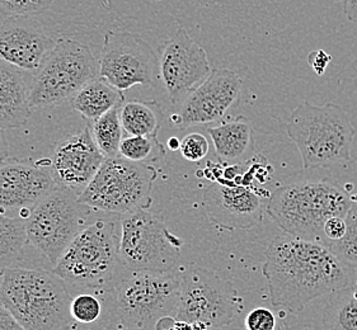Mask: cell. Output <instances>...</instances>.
<instances>
[{"label": "cell", "mask_w": 357, "mask_h": 330, "mask_svg": "<svg viewBox=\"0 0 357 330\" xmlns=\"http://www.w3.org/2000/svg\"><path fill=\"white\" fill-rule=\"evenodd\" d=\"M0 330H26L15 316L0 305Z\"/></svg>", "instance_id": "35"}, {"label": "cell", "mask_w": 357, "mask_h": 330, "mask_svg": "<svg viewBox=\"0 0 357 330\" xmlns=\"http://www.w3.org/2000/svg\"><path fill=\"white\" fill-rule=\"evenodd\" d=\"M122 104L111 109L108 113L102 116L92 125V136L94 143L98 146L100 152L105 158H114L119 157V150L121 145L122 123H121Z\"/></svg>", "instance_id": "25"}, {"label": "cell", "mask_w": 357, "mask_h": 330, "mask_svg": "<svg viewBox=\"0 0 357 330\" xmlns=\"http://www.w3.org/2000/svg\"><path fill=\"white\" fill-rule=\"evenodd\" d=\"M160 79L173 106H179L211 74L206 51L185 29L165 41L159 56Z\"/></svg>", "instance_id": "13"}, {"label": "cell", "mask_w": 357, "mask_h": 330, "mask_svg": "<svg viewBox=\"0 0 357 330\" xmlns=\"http://www.w3.org/2000/svg\"><path fill=\"white\" fill-rule=\"evenodd\" d=\"M242 309L239 292L231 282L204 268L181 272V296L176 317L218 329L233 322Z\"/></svg>", "instance_id": "11"}, {"label": "cell", "mask_w": 357, "mask_h": 330, "mask_svg": "<svg viewBox=\"0 0 357 330\" xmlns=\"http://www.w3.org/2000/svg\"><path fill=\"white\" fill-rule=\"evenodd\" d=\"M114 285V320L132 330H155L165 316L177 315L181 272H131Z\"/></svg>", "instance_id": "6"}, {"label": "cell", "mask_w": 357, "mask_h": 330, "mask_svg": "<svg viewBox=\"0 0 357 330\" xmlns=\"http://www.w3.org/2000/svg\"><path fill=\"white\" fill-rule=\"evenodd\" d=\"M54 0H0V12L10 15L36 17L49 10Z\"/></svg>", "instance_id": "29"}, {"label": "cell", "mask_w": 357, "mask_h": 330, "mask_svg": "<svg viewBox=\"0 0 357 330\" xmlns=\"http://www.w3.org/2000/svg\"><path fill=\"white\" fill-rule=\"evenodd\" d=\"M286 134L299 150L303 168L313 169L349 162L356 129L336 103L304 102L289 116Z\"/></svg>", "instance_id": "4"}, {"label": "cell", "mask_w": 357, "mask_h": 330, "mask_svg": "<svg viewBox=\"0 0 357 330\" xmlns=\"http://www.w3.org/2000/svg\"><path fill=\"white\" fill-rule=\"evenodd\" d=\"M211 223L224 230H250L264 220V202L252 188L213 183L204 194Z\"/></svg>", "instance_id": "18"}, {"label": "cell", "mask_w": 357, "mask_h": 330, "mask_svg": "<svg viewBox=\"0 0 357 330\" xmlns=\"http://www.w3.org/2000/svg\"><path fill=\"white\" fill-rule=\"evenodd\" d=\"M157 177L153 165L132 163L121 157L106 158L92 182L79 194L78 201L86 207L121 216L149 210Z\"/></svg>", "instance_id": "7"}, {"label": "cell", "mask_w": 357, "mask_h": 330, "mask_svg": "<svg viewBox=\"0 0 357 330\" xmlns=\"http://www.w3.org/2000/svg\"><path fill=\"white\" fill-rule=\"evenodd\" d=\"M167 150L158 136H128L122 139L119 157L132 163L153 164L165 158Z\"/></svg>", "instance_id": "26"}, {"label": "cell", "mask_w": 357, "mask_h": 330, "mask_svg": "<svg viewBox=\"0 0 357 330\" xmlns=\"http://www.w3.org/2000/svg\"><path fill=\"white\" fill-rule=\"evenodd\" d=\"M70 314L73 320L80 324H92L100 319L102 314L100 301L91 294H80L72 299Z\"/></svg>", "instance_id": "28"}, {"label": "cell", "mask_w": 357, "mask_h": 330, "mask_svg": "<svg viewBox=\"0 0 357 330\" xmlns=\"http://www.w3.org/2000/svg\"><path fill=\"white\" fill-rule=\"evenodd\" d=\"M202 330H207V329H202Z\"/></svg>", "instance_id": "43"}, {"label": "cell", "mask_w": 357, "mask_h": 330, "mask_svg": "<svg viewBox=\"0 0 357 330\" xmlns=\"http://www.w3.org/2000/svg\"><path fill=\"white\" fill-rule=\"evenodd\" d=\"M1 283H3V273L0 272V288H1Z\"/></svg>", "instance_id": "40"}, {"label": "cell", "mask_w": 357, "mask_h": 330, "mask_svg": "<svg viewBox=\"0 0 357 330\" xmlns=\"http://www.w3.org/2000/svg\"><path fill=\"white\" fill-rule=\"evenodd\" d=\"M343 13L349 21L357 24V0H343Z\"/></svg>", "instance_id": "36"}, {"label": "cell", "mask_w": 357, "mask_h": 330, "mask_svg": "<svg viewBox=\"0 0 357 330\" xmlns=\"http://www.w3.org/2000/svg\"><path fill=\"white\" fill-rule=\"evenodd\" d=\"M323 330H357V283L329 294Z\"/></svg>", "instance_id": "23"}, {"label": "cell", "mask_w": 357, "mask_h": 330, "mask_svg": "<svg viewBox=\"0 0 357 330\" xmlns=\"http://www.w3.org/2000/svg\"><path fill=\"white\" fill-rule=\"evenodd\" d=\"M97 78L98 65L91 49L72 38H59L49 58L33 74L29 107L52 108L72 101L83 86Z\"/></svg>", "instance_id": "8"}, {"label": "cell", "mask_w": 357, "mask_h": 330, "mask_svg": "<svg viewBox=\"0 0 357 330\" xmlns=\"http://www.w3.org/2000/svg\"><path fill=\"white\" fill-rule=\"evenodd\" d=\"M50 166L43 163L4 162L0 164V212L27 219L38 202L56 188Z\"/></svg>", "instance_id": "16"}, {"label": "cell", "mask_w": 357, "mask_h": 330, "mask_svg": "<svg viewBox=\"0 0 357 330\" xmlns=\"http://www.w3.org/2000/svg\"><path fill=\"white\" fill-rule=\"evenodd\" d=\"M168 148L173 151L179 150L181 141H179L177 137H172V139H169V141H168Z\"/></svg>", "instance_id": "39"}, {"label": "cell", "mask_w": 357, "mask_h": 330, "mask_svg": "<svg viewBox=\"0 0 357 330\" xmlns=\"http://www.w3.org/2000/svg\"><path fill=\"white\" fill-rule=\"evenodd\" d=\"M55 43L35 17L10 15L0 24V60L21 72L36 74Z\"/></svg>", "instance_id": "17"}, {"label": "cell", "mask_w": 357, "mask_h": 330, "mask_svg": "<svg viewBox=\"0 0 357 330\" xmlns=\"http://www.w3.org/2000/svg\"><path fill=\"white\" fill-rule=\"evenodd\" d=\"M105 157L94 143L89 125L57 141L50 158L52 178L59 187L82 194L98 172Z\"/></svg>", "instance_id": "15"}, {"label": "cell", "mask_w": 357, "mask_h": 330, "mask_svg": "<svg viewBox=\"0 0 357 330\" xmlns=\"http://www.w3.org/2000/svg\"><path fill=\"white\" fill-rule=\"evenodd\" d=\"M183 242L173 235L160 216L139 210L120 217V257L131 272H169Z\"/></svg>", "instance_id": "9"}, {"label": "cell", "mask_w": 357, "mask_h": 330, "mask_svg": "<svg viewBox=\"0 0 357 330\" xmlns=\"http://www.w3.org/2000/svg\"><path fill=\"white\" fill-rule=\"evenodd\" d=\"M27 243L26 219L0 212V272L21 263Z\"/></svg>", "instance_id": "24"}, {"label": "cell", "mask_w": 357, "mask_h": 330, "mask_svg": "<svg viewBox=\"0 0 357 330\" xmlns=\"http://www.w3.org/2000/svg\"><path fill=\"white\" fill-rule=\"evenodd\" d=\"M123 94L100 78L89 81L73 98V107L86 120L94 123L114 107L125 103Z\"/></svg>", "instance_id": "21"}, {"label": "cell", "mask_w": 357, "mask_h": 330, "mask_svg": "<svg viewBox=\"0 0 357 330\" xmlns=\"http://www.w3.org/2000/svg\"><path fill=\"white\" fill-rule=\"evenodd\" d=\"M179 150L182 157L188 162H200L208 152V141L204 135L192 132L183 137Z\"/></svg>", "instance_id": "30"}, {"label": "cell", "mask_w": 357, "mask_h": 330, "mask_svg": "<svg viewBox=\"0 0 357 330\" xmlns=\"http://www.w3.org/2000/svg\"><path fill=\"white\" fill-rule=\"evenodd\" d=\"M347 231L342 240L326 245L343 266L357 268V196L351 197V206L344 217Z\"/></svg>", "instance_id": "27"}, {"label": "cell", "mask_w": 357, "mask_h": 330, "mask_svg": "<svg viewBox=\"0 0 357 330\" xmlns=\"http://www.w3.org/2000/svg\"><path fill=\"white\" fill-rule=\"evenodd\" d=\"M347 231V223L344 217H340V216H335L331 217L327 223H324V237L327 243H336L342 240Z\"/></svg>", "instance_id": "32"}, {"label": "cell", "mask_w": 357, "mask_h": 330, "mask_svg": "<svg viewBox=\"0 0 357 330\" xmlns=\"http://www.w3.org/2000/svg\"><path fill=\"white\" fill-rule=\"evenodd\" d=\"M72 297L54 272L9 268L3 272L0 305L26 330H69Z\"/></svg>", "instance_id": "2"}, {"label": "cell", "mask_w": 357, "mask_h": 330, "mask_svg": "<svg viewBox=\"0 0 357 330\" xmlns=\"http://www.w3.org/2000/svg\"><path fill=\"white\" fill-rule=\"evenodd\" d=\"M247 330H275L276 317L271 310L266 308H256L245 317Z\"/></svg>", "instance_id": "31"}, {"label": "cell", "mask_w": 357, "mask_h": 330, "mask_svg": "<svg viewBox=\"0 0 357 330\" xmlns=\"http://www.w3.org/2000/svg\"><path fill=\"white\" fill-rule=\"evenodd\" d=\"M351 197L326 180H304L278 188L267 202V214L290 237L326 245L324 223L346 217Z\"/></svg>", "instance_id": "3"}, {"label": "cell", "mask_w": 357, "mask_h": 330, "mask_svg": "<svg viewBox=\"0 0 357 330\" xmlns=\"http://www.w3.org/2000/svg\"><path fill=\"white\" fill-rule=\"evenodd\" d=\"M206 131L213 140L215 154L224 163H241L255 150V129L243 116L222 121Z\"/></svg>", "instance_id": "20"}, {"label": "cell", "mask_w": 357, "mask_h": 330, "mask_svg": "<svg viewBox=\"0 0 357 330\" xmlns=\"http://www.w3.org/2000/svg\"><path fill=\"white\" fill-rule=\"evenodd\" d=\"M106 330H132L128 328V327H125V325H122L121 323H119V322H116V320H112L111 323L108 324L107 327H106Z\"/></svg>", "instance_id": "38"}, {"label": "cell", "mask_w": 357, "mask_h": 330, "mask_svg": "<svg viewBox=\"0 0 357 330\" xmlns=\"http://www.w3.org/2000/svg\"><path fill=\"white\" fill-rule=\"evenodd\" d=\"M98 78L117 91L154 86L160 78L159 58L149 43L131 32H107L98 61Z\"/></svg>", "instance_id": "12"}, {"label": "cell", "mask_w": 357, "mask_h": 330, "mask_svg": "<svg viewBox=\"0 0 357 330\" xmlns=\"http://www.w3.org/2000/svg\"><path fill=\"white\" fill-rule=\"evenodd\" d=\"M207 329L202 324H193L179 320L174 316H165L158 322L155 330H202Z\"/></svg>", "instance_id": "33"}, {"label": "cell", "mask_w": 357, "mask_h": 330, "mask_svg": "<svg viewBox=\"0 0 357 330\" xmlns=\"http://www.w3.org/2000/svg\"><path fill=\"white\" fill-rule=\"evenodd\" d=\"M123 269L120 257V229L112 221L97 220L79 233L52 272L73 286L114 288Z\"/></svg>", "instance_id": "5"}, {"label": "cell", "mask_w": 357, "mask_h": 330, "mask_svg": "<svg viewBox=\"0 0 357 330\" xmlns=\"http://www.w3.org/2000/svg\"><path fill=\"white\" fill-rule=\"evenodd\" d=\"M82 207L78 194L57 186L26 219L29 244L54 267L83 230Z\"/></svg>", "instance_id": "10"}, {"label": "cell", "mask_w": 357, "mask_h": 330, "mask_svg": "<svg viewBox=\"0 0 357 330\" xmlns=\"http://www.w3.org/2000/svg\"><path fill=\"white\" fill-rule=\"evenodd\" d=\"M29 95L21 70L0 60V129H21L29 123Z\"/></svg>", "instance_id": "19"}, {"label": "cell", "mask_w": 357, "mask_h": 330, "mask_svg": "<svg viewBox=\"0 0 357 330\" xmlns=\"http://www.w3.org/2000/svg\"><path fill=\"white\" fill-rule=\"evenodd\" d=\"M120 116L129 136H158L165 112L157 101H130L122 104Z\"/></svg>", "instance_id": "22"}, {"label": "cell", "mask_w": 357, "mask_h": 330, "mask_svg": "<svg viewBox=\"0 0 357 330\" xmlns=\"http://www.w3.org/2000/svg\"><path fill=\"white\" fill-rule=\"evenodd\" d=\"M335 1H340V0H335Z\"/></svg>", "instance_id": "42"}, {"label": "cell", "mask_w": 357, "mask_h": 330, "mask_svg": "<svg viewBox=\"0 0 357 330\" xmlns=\"http://www.w3.org/2000/svg\"><path fill=\"white\" fill-rule=\"evenodd\" d=\"M262 273L272 305L294 314L352 285L347 267L326 245L290 235L276 237L267 246Z\"/></svg>", "instance_id": "1"}, {"label": "cell", "mask_w": 357, "mask_h": 330, "mask_svg": "<svg viewBox=\"0 0 357 330\" xmlns=\"http://www.w3.org/2000/svg\"><path fill=\"white\" fill-rule=\"evenodd\" d=\"M355 274H356V283H357V268L355 269Z\"/></svg>", "instance_id": "41"}, {"label": "cell", "mask_w": 357, "mask_h": 330, "mask_svg": "<svg viewBox=\"0 0 357 330\" xmlns=\"http://www.w3.org/2000/svg\"><path fill=\"white\" fill-rule=\"evenodd\" d=\"M332 60V56L326 54L323 50L313 51L309 54V58H307V63L312 65V68L314 69L315 74L321 77L326 70H327V66Z\"/></svg>", "instance_id": "34"}, {"label": "cell", "mask_w": 357, "mask_h": 330, "mask_svg": "<svg viewBox=\"0 0 357 330\" xmlns=\"http://www.w3.org/2000/svg\"><path fill=\"white\" fill-rule=\"evenodd\" d=\"M243 81L230 69H214L202 84L187 97L171 123L179 129L222 121L236 106Z\"/></svg>", "instance_id": "14"}, {"label": "cell", "mask_w": 357, "mask_h": 330, "mask_svg": "<svg viewBox=\"0 0 357 330\" xmlns=\"http://www.w3.org/2000/svg\"><path fill=\"white\" fill-rule=\"evenodd\" d=\"M8 158V144L6 136L3 134V129H0V164L7 162Z\"/></svg>", "instance_id": "37"}]
</instances>
